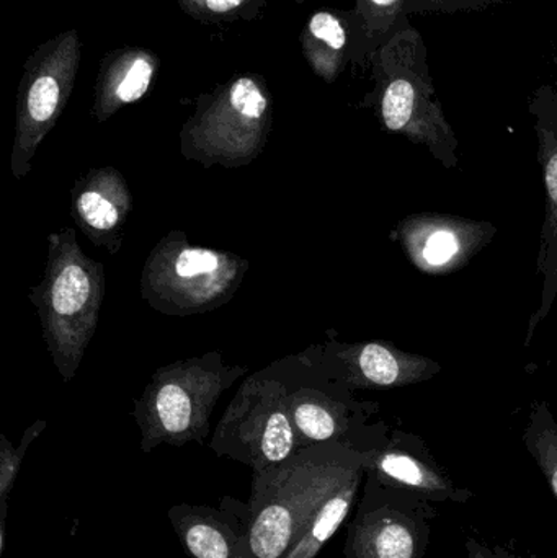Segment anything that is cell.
I'll return each instance as SVG.
<instances>
[{"label":"cell","instance_id":"7a4b0ae2","mask_svg":"<svg viewBox=\"0 0 557 558\" xmlns=\"http://www.w3.org/2000/svg\"><path fill=\"white\" fill-rule=\"evenodd\" d=\"M28 299L56 371L71 383L97 331L105 299V267L84 254L75 229L49 234L45 275Z\"/></svg>","mask_w":557,"mask_h":558},{"label":"cell","instance_id":"9c48e42d","mask_svg":"<svg viewBox=\"0 0 557 558\" xmlns=\"http://www.w3.org/2000/svg\"><path fill=\"white\" fill-rule=\"evenodd\" d=\"M288 405L300 448L340 442L359 451H370L388 439L385 425L368 423L378 405L359 402L350 396L349 389L340 393L296 390L288 393Z\"/></svg>","mask_w":557,"mask_h":558},{"label":"cell","instance_id":"7402d4cb","mask_svg":"<svg viewBox=\"0 0 557 558\" xmlns=\"http://www.w3.org/2000/svg\"><path fill=\"white\" fill-rule=\"evenodd\" d=\"M370 2L375 7L376 12L386 16H395L401 5V0H370Z\"/></svg>","mask_w":557,"mask_h":558},{"label":"cell","instance_id":"277c9868","mask_svg":"<svg viewBox=\"0 0 557 558\" xmlns=\"http://www.w3.org/2000/svg\"><path fill=\"white\" fill-rule=\"evenodd\" d=\"M249 262L241 255L193 245L185 232L164 235L147 255L141 295L169 317H192L228 304L241 288Z\"/></svg>","mask_w":557,"mask_h":558},{"label":"cell","instance_id":"ac0fdd59","mask_svg":"<svg viewBox=\"0 0 557 558\" xmlns=\"http://www.w3.org/2000/svg\"><path fill=\"white\" fill-rule=\"evenodd\" d=\"M46 428L45 420H38L33 423L25 433H23L22 441L16 448L10 445L5 436L0 435V498H2V537L5 533V514H7V497L13 488L16 474H19L20 465H22L23 458L26 456L32 442L41 435L43 429Z\"/></svg>","mask_w":557,"mask_h":558},{"label":"cell","instance_id":"5b68a950","mask_svg":"<svg viewBox=\"0 0 557 558\" xmlns=\"http://www.w3.org/2000/svg\"><path fill=\"white\" fill-rule=\"evenodd\" d=\"M288 393L275 380L261 376L245 380L216 426L209 448L219 458L247 465L254 474L288 461L301 449Z\"/></svg>","mask_w":557,"mask_h":558},{"label":"cell","instance_id":"e0dca14e","mask_svg":"<svg viewBox=\"0 0 557 558\" xmlns=\"http://www.w3.org/2000/svg\"><path fill=\"white\" fill-rule=\"evenodd\" d=\"M523 442L557 500V420L548 403H533Z\"/></svg>","mask_w":557,"mask_h":558},{"label":"cell","instance_id":"30bf717a","mask_svg":"<svg viewBox=\"0 0 557 558\" xmlns=\"http://www.w3.org/2000/svg\"><path fill=\"white\" fill-rule=\"evenodd\" d=\"M365 461L366 477L432 504H464L473 497L447 477L417 436L395 432L382 446L365 451Z\"/></svg>","mask_w":557,"mask_h":558},{"label":"cell","instance_id":"5bb4252c","mask_svg":"<svg viewBox=\"0 0 557 558\" xmlns=\"http://www.w3.org/2000/svg\"><path fill=\"white\" fill-rule=\"evenodd\" d=\"M538 159L545 185V219L540 235L536 274L542 279V301L530 317L525 347L533 340L538 325L548 317L557 298V117L542 118L538 124Z\"/></svg>","mask_w":557,"mask_h":558},{"label":"cell","instance_id":"3957f363","mask_svg":"<svg viewBox=\"0 0 557 558\" xmlns=\"http://www.w3.org/2000/svg\"><path fill=\"white\" fill-rule=\"evenodd\" d=\"M245 371L226 364L219 351L157 369L131 412L140 428L141 451L205 441L216 403Z\"/></svg>","mask_w":557,"mask_h":558},{"label":"cell","instance_id":"7c38bea8","mask_svg":"<svg viewBox=\"0 0 557 558\" xmlns=\"http://www.w3.org/2000/svg\"><path fill=\"white\" fill-rule=\"evenodd\" d=\"M133 213V195L113 167L90 169L71 189V216L78 231L97 247L117 255Z\"/></svg>","mask_w":557,"mask_h":558},{"label":"cell","instance_id":"44dd1931","mask_svg":"<svg viewBox=\"0 0 557 558\" xmlns=\"http://www.w3.org/2000/svg\"><path fill=\"white\" fill-rule=\"evenodd\" d=\"M464 547H467L468 558H519L506 547L489 546V544L481 543L480 539H474V537H468ZM529 558H536V556H530Z\"/></svg>","mask_w":557,"mask_h":558},{"label":"cell","instance_id":"ffe728a7","mask_svg":"<svg viewBox=\"0 0 557 558\" xmlns=\"http://www.w3.org/2000/svg\"><path fill=\"white\" fill-rule=\"evenodd\" d=\"M310 32L314 38L326 43L334 51H342L347 43V33L337 16L329 12H319L311 19Z\"/></svg>","mask_w":557,"mask_h":558},{"label":"cell","instance_id":"52a82bcc","mask_svg":"<svg viewBox=\"0 0 557 558\" xmlns=\"http://www.w3.org/2000/svg\"><path fill=\"white\" fill-rule=\"evenodd\" d=\"M268 100L251 77L232 84L218 101L182 134V153L205 167L247 166L264 150Z\"/></svg>","mask_w":557,"mask_h":558},{"label":"cell","instance_id":"603a6c76","mask_svg":"<svg viewBox=\"0 0 557 558\" xmlns=\"http://www.w3.org/2000/svg\"><path fill=\"white\" fill-rule=\"evenodd\" d=\"M244 0H206V5H208L209 10L213 12H229V10L235 9V7L241 5Z\"/></svg>","mask_w":557,"mask_h":558},{"label":"cell","instance_id":"8fae6325","mask_svg":"<svg viewBox=\"0 0 557 558\" xmlns=\"http://www.w3.org/2000/svg\"><path fill=\"white\" fill-rule=\"evenodd\" d=\"M347 389H398L425 383L440 374L437 361L408 353L391 341L332 344L327 351Z\"/></svg>","mask_w":557,"mask_h":558},{"label":"cell","instance_id":"8992f818","mask_svg":"<svg viewBox=\"0 0 557 558\" xmlns=\"http://www.w3.org/2000/svg\"><path fill=\"white\" fill-rule=\"evenodd\" d=\"M432 501L365 477V490L347 530L346 558H424L431 544Z\"/></svg>","mask_w":557,"mask_h":558},{"label":"cell","instance_id":"9a60e30c","mask_svg":"<svg viewBox=\"0 0 557 558\" xmlns=\"http://www.w3.org/2000/svg\"><path fill=\"white\" fill-rule=\"evenodd\" d=\"M169 520L193 558H252L245 550L241 530L225 510L195 505H175Z\"/></svg>","mask_w":557,"mask_h":558},{"label":"cell","instance_id":"d6986e66","mask_svg":"<svg viewBox=\"0 0 557 558\" xmlns=\"http://www.w3.org/2000/svg\"><path fill=\"white\" fill-rule=\"evenodd\" d=\"M153 74V64L146 59H137L114 88V97L120 104H134L146 95Z\"/></svg>","mask_w":557,"mask_h":558},{"label":"cell","instance_id":"6da1fadb","mask_svg":"<svg viewBox=\"0 0 557 558\" xmlns=\"http://www.w3.org/2000/svg\"><path fill=\"white\" fill-rule=\"evenodd\" d=\"M366 474L365 451L340 442L307 446L288 461L254 474L247 504L221 507L241 530L252 558H284L330 495Z\"/></svg>","mask_w":557,"mask_h":558},{"label":"cell","instance_id":"2e32d148","mask_svg":"<svg viewBox=\"0 0 557 558\" xmlns=\"http://www.w3.org/2000/svg\"><path fill=\"white\" fill-rule=\"evenodd\" d=\"M365 477L366 474L356 475L352 481L343 484L336 494L330 495L313 521L303 527L284 558H316L323 547L332 539L334 534L346 523L359 498L360 487L365 482Z\"/></svg>","mask_w":557,"mask_h":558},{"label":"cell","instance_id":"4fadbf2b","mask_svg":"<svg viewBox=\"0 0 557 558\" xmlns=\"http://www.w3.org/2000/svg\"><path fill=\"white\" fill-rule=\"evenodd\" d=\"M379 113L386 130L422 144L445 169L458 166L457 136L424 85L411 78H392L383 92Z\"/></svg>","mask_w":557,"mask_h":558},{"label":"cell","instance_id":"cb8c5ba5","mask_svg":"<svg viewBox=\"0 0 557 558\" xmlns=\"http://www.w3.org/2000/svg\"><path fill=\"white\" fill-rule=\"evenodd\" d=\"M434 3H451V2H463V0H432Z\"/></svg>","mask_w":557,"mask_h":558},{"label":"cell","instance_id":"ba28073f","mask_svg":"<svg viewBox=\"0 0 557 558\" xmlns=\"http://www.w3.org/2000/svg\"><path fill=\"white\" fill-rule=\"evenodd\" d=\"M496 234L497 228L491 222L440 213L405 216L395 229V238L409 262L432 277H444L467 267Z\"/></svg>","mask_w":557,"mask_h":558}]
</instances>
